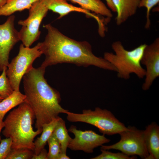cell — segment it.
I'll return each mask as SVG.
<instances>
[{"mask_svg": "<svg viewBox=\"0 0 159 159\" xmlns=\"http://www.w3.org/2000/svg\"><path fill=\"white\" fill-rule=\"evenodd\" d=\"M47 34L43 41L39 42V49L45 58L41 66H48L67 63L78 66H93L110 71L115 68L104 57H97L87 41H78L65 35L50 24L44 25Z\"/></svg>", "mask_w": 159, "mask_h": 159, "instance_id": "cell-1", "label": "cell"}, {"mask_svg": "<svg viewBox=\"0 0 159 159\" xmlns=\"http://www.w3.org/2000/svg\"><path fill=\"white\" fill-rule=\"evenodd\" d=\"M46 68L32 67L22 79L25 102L32 110L36 119L35 128L42 129L43 125L59 117L60 113L68 111L60 105V94L48 83L44 77Z\"/></svg>", "mask_w": 159, "mask_h": 159, "instance_id": "cell-2", "label": "cell"}, {"mask_svg": "<svg viewBox=\"0 0 159 159\" xmlns=\"http://www.w3.org/2000/svg\"><path fill=\"white\" fill-rule=\"evenodd\" d=\"M35 116L33 111L24 102L11 111L3 121V135L12 140L11 148H26L34 151V139L42 133V129L33 130Z\"/></svg>", "mask_w": 159, "mask_h": 159, "instance_id": "cell-3", "label": "cell"}, {"mask_svg": "<svg viewBox=\"0 0 159 159\" xmlns=\"http://www.w3.org/2000/svg\"><path fill=\"white\" fill-rule=\"evenodd\" d=\"M147 44H141L131 50L124 47L121 42L115 41L112 47L115 53L105 52L103 57L115 68L118 78L128 80L131 74L140 79L145 77V70L141 66V61Z\"/></svg>", "mask_w": 159, "mask_h": 159, "instance_id": "cell-4", "label": "cell"}, {"mask_svg": "<svg viewBox=\"0 0 159 159\" xmlns=\"http://www.w3.org/2000/svg\"><path fill=\"white\" fill-rule=\"evenodd\" d=\"M67 119L71 122H82L97 127L103 135H112L126 130L127 127L110 111L96 107L94 110H84L82 113L68 111Z\"/></svg>", "mask_w": 159, "mask_h": 159, "instance_id": "cell-5", "label": "cell"}, {"mask_svg": "<svg viewBox=\"0 0 159 159\" xmlns=\"http://www.w3.org/2000/svg\"><path fill=\"white\" fill-rule=\"evenodd\" d=\"M40 46V42L32 48L26 47L21 44L18 54L8 65L6 74L14 91H19L23 76L33 67L35 60L42 54Z\"/></svg>", "mask_w": 159, "mask_h": 159, "instance_id": "cell-6", "label": "cell"}, {"mask_svg": "<svg viewBox=\"0 0 159 159\" xmlns=\"http://www.w3.org/2000/svg\"><path fill=\"white\" fill-rule=\"evenodd\" d=\"M126 130L119 133L120 140L110 145H102L100 149H115L130 156H139L141 158L148 159L149 153L146 145L144 130L138 129L134 126H128Z\"/></svg>", "mask_w": 159, "mask_h": 159, "instance_id": "cell-7", "label": "cell"}, {"mask_svg": "<svg viewBox=\"0 0 159 159\" xmlns=\"http://www.w3.org/2000/svg\"><path fill=\"white\" fill-rule=\"evenodd\" d=\"M49 10L43 0L34 3L29 9V16L24 20H20L18 24L21 26L19 32L20 41L25 47H30L40 37L39 27Z\"/></svg>", "mask_w": 159, "mask_h": 159, "instance_id": "cell-8", "label": "cell"}, {"mask_svg": "<svg viewBox=\"0 0 159 159\" xmlns=\"http://www.w3.org/2000/svg\"><path fill=\"white\" fill-rule=\"evenodd\" d=\"M68 130L74 136L68 147L73 151L81 150L87 153H92L95 148L110 141L104 135H100L92 130L83 131L78 130L76 126L72 125Z\"/></svg>", "mask_w": 159, "mask_h": 159, "instance_id": "cell-9", "label": "cell"}, {"mask_svg": "<svg viewBox=\"0 0 159 159\" xmlns=\"http://www.w3.org/2000/svg\"><path fill=\"white\" fill-rule=\"evenodd\" d=\"M15 19V16L11 15L4 23L0 24V71L7 67L11 51L20 41L19 32L14 27Z\"/></svg>", "mask_w": 159, "mask_h": 159, "instance_id": "cell-10", "label": "cell"}, {"mask_svg": "<svg viewBox=\"0 0 159 159\" xmlns=\"http://www.w3.org/2000/svg\"><path fill=\"white\" fill-rule=\"evenodd\" d=\"M141 63L146 68L145 79L142 85L144 90H148L159 76V38L145 47Z\"/></svg>", "mask_w": 159, "mask_h": 159, "instance_id": "cell-11", "label": "cell"}, {"mask_svg": "<svg viewBox=\"0 0 159 159\" xmlns=\"http://www.w3.org/2000/svg\"><path fill=\"white\" fill-rule=\"evenodd\" d=\"M49 10L59 14L58 19H60L72 12H77L85 14L89 17L93 18L97 22L100 18L90 11L81 7L75 6L68 3L66 0H43Z\"/></svg>", "mask_w": 159, "mask_h": 159, "instance_id": "cell-12", "label": "cell"}, {"mask_svg": "<svg viewBox=\"0 0 159 159\" xmlns=\"http://www.w3.org/2000/svg\"><path fill=\"white\" fill-rule=\"evenodd\" d=\"M116 9V22L121 25L134 15L139 8L140 0H111Z\"/></svg>", "mask_w": 159, "mask_h": 159, "instance_id": "cell-13", "label": "cell"}, {"mask_svg": "<svg viewBox=\"0 0 159 159\" xmlns=\"http://www.w3.org/2000/svg\"><path fill=\"white\" fill-rule=\"evenodd\" d=\"M145 140L149 153L148 159L159 158V126L155 122L148 125L144 130Z\"/></svg>", "mask_w": 159, "mask_h": 159, "instance_id": "cell-14", "label": "cell"}, {"mask_svg": "<svg viewBox=\"0 0 159 159\" xmlns=\"http://www.w3.org/2000/svg\"><path fill=\"white\" fill-rule=\"evenodd\" d=\"M80 5L81 7L89 11L108 18L112 16L111 10L101 0H66Z\"/></svg>", "mask_w": 159, "mask_h": 159, "instance_id": "cell-15", "label": "cell"}, {"mask_svg": "<svg viewBox=\"0 0 159 159\" xmlns=\"http://www.w3.org/2000/svg\"><path fill=\"white\" fill-rule=\"evenodd\" d=\"M40 0H8L0 8V16H10L17 11L29 9L35 2Z\"/></svg>", "mask_w": 159, "mask_h": 159, "instance_id": "cell-16", "label": "cell"}, {"mask_svg": "<svg viewBox=\"0 0 159 159\" xmlns=\"http://www.w3.org/2000/svg\"><path fill=\"white\" fill-rule=\"evenodd\" d=\"M26 96L19 91H14L10 95L0 102V118L3 120L10 110L25 101Z\"/></svg>", "mask_w": 159, "mask_h": 159, "instance_id": "cell-17", "label": "cell"}, {"mask_svg": "<svg viewBox=\"0 0 159 159\" xmlns=\"http://www.w3.org/2000/svg\"><path fill=\"white\" fill-rule=\"evenodd\" d=\"M59 117V116L53 119L50 122L42 125L41 135L34 142V151L35 155H38L44 148L48 139L52 133Z\"/></svg>", "mask_w": 159, "mask_h": 159, "instance_id": "cell-18", "label": "cell"}, {"mask_svg": "<svg viewBox=\"0 0 159 159\" xmlns=\"http://www.w3.org/2000/svg\"><path fill=\"white\" fill-rule=\"evenodd\" d=\"M65 121L60 117L54 129L53 133L59 142L61 153H66L68 146L72 138L68 133Z\"/></svg>", "mask_w": 159, "mask_h": 159, "instance_id": "cell-19", "label": "cell"}, {"mask_svg": "<svg viewBox=\"0 0 159 159\" xmlns=\"http://www.w3.org/2000/svg\"><path fill=\"white\" fill-rule=\"evenodd\" d=\"M7 69V67H4L0 75V95L3 99L11 95L14 91L6 75Z\"/></svg>", "mask_w": 159, "mask_h": 159, "instance_id": "cell-20", "label": "cell"}, {"mask_svg": "<svg viewBox=\"0 0 159 159\" xmlns=\"http://www.w3.org/2000/svg\"><path fill=\"white\" fill-rule=\"evenodd\" d=\"M49 147L48 159H58L61 153V147L59 141L52 133L47 142Z\"/></svg>", "mask_w": 159, "mask_h": 159, "instance_id": "cell-21", "label": "cell"}, {"mask_svg": "<svg viewBox=\"0 0 159 159\" xmlns=\"http://www.w3.org/2000/svg\"><path fill=\"white\" fill-rule=\"evenodd\" d=\"M34 154V151L28 148H11L9 154L6 159H32Z\"/></svg>", "mask_w": 159, "mask_h": 159, "instance_id": "cell-22", "label": "cell"}, {"mask_svg": "<svg viewBox=\"0 0 159 159\" xmlns=\"http://www.w3.org/2000/svg\"><path fill=\"white\" fill-rule=\"evenodd\" d=\"M101 153L91 159H134L135 156H130L122 153H113L106 150L100 149Z\"/></svg>", "mask_w": 159, "mask_h": 159, "instance_id": "cell-23", "label": "cell"}, {"mask_svg": "<svg viewBox=\"0 0 159 159\" xmlns=\"http://www.w3.org/2000/svg\"><path fill=\"white\" fill-rule=\"evenodd\" d=\"M159 2V0H140L139 8L145 7L146 9V21L145 25L146 29H148L150 26L151 21L150 18V11Z\"/></svg>", "mask_w": 159, "mask_h": 159, "instance_id": "cell-24", "label": "cell"}, {"mask_svg": "<svg viewBox=\"0 0 159 159\" xmlns=\"http://www.w3.org/2000/svg\"><path fill=\"white\" fill-rule=\"evenodd\" d=\"M12 140L10 138L1 140L0 143V159H6L11 150Z\"/></svg>", "mask_w": 159, "mask_h": 159, "instance_id": "cell-25", "label": "cell"}, {"mask_svg": "<svg viewBox=\"0 0 159 159\" xmlns=\"http://www.w3.org/2000/svg\"><path fill=\"white\" fill-rule=\"evenodd\" d=\"M32 159H48V152L44 148L38 155H35L34 154Z\"/></svg>", "mask_w": 159, "mask_h": 159, "instance_id": "cell-26", "label": "cell"}, {"mask_svg": "<svg viewBox=\"0 0 159 159\" xmlns=\"http://www.w3.org/2000/svg\"><path fill=\"white\" fill-rule=\"evenodd\" d=\"M108 6L112 11L116 12V9L111 0H105Z\"/></svg>", "mask_w": 159, "mask_h": 159, "instance_id": "cell-27", "label": "cell"}, {"mask_svg": "<svg viewBox=\"0 0 159 159\" xmlns=\"http://www.w3.org/2000/svg\"><path fill=\"white\" fill-rule=\"evenodd\" d=\"M70 158L67 156L65 153H61L59 154L58 159H69Z\"/></svg>", "mask_w": 159, "mask_h": 159, "instance_id": "cell-28", "label": "cell"}, {"mask_svg": "<svg viewBox=\"0 0 159 159\" xmlns=\"http://www.w3.org/2000/svg\"><path fill=\"white\" fill-rule=\"evenodd\" d=\"M4 127V121L3 120L0 118V143L1 140V132L2 129Z\"/></svg>", "mask_w": 159, "mask_h": 159, "instance_id": "cell-29", "label": "cell"}, {"mask_svg": "<svg viewBox=\"0 0 159 159\" xmlns=\"http://www.w3.org/2000/svg\"><path fill=\"white\" fill-rule=\"evenodd\" d=\"M8 0H0V8L4 5Z\"/></svg>", "mask_w": 159, "mask_h": 159, "instance_id": "cell-30", "label": "cell"}, {"mask_svg": "<svg viewBox=\"0 0 159 159\" xmlns=\"http://www.w3.org/2000/svg\"><path fill=\"white\" fill-rule=\"evenodd\" d=\"M3 99L0 95V102Z\"/></svg>", "mask_w": 159, "mask_h": 159, "instance_id": "cell-31", "label": "cell"}]
</instances>
